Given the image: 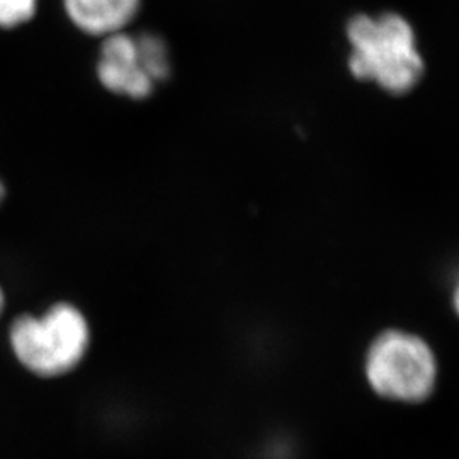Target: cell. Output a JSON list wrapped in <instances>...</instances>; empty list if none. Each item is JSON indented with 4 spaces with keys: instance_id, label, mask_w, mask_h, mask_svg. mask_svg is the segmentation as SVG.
<instances>
[{
    "instance_id": "cell-1",
    "label": "cell",
    "mask_w": 459,
    "mask_h": 459,
    "mask_svg": "<svg viewBox=\"0 0 459 459\" xmlns=\"http://www.w3.org/2000/svg\"><path fill=\"white\" fill-rule=\"evenodd\" d=\"M347 34L352 45L349 66L358 79L373 81L394 94H405L420 81L424 60L403 17H354Z\"/></svg>"
},
{
    "instance_id": "cell-2",
    "label": "cell",
    "mask_w": 459,
    "mask_h": 459,
    "mask_svg": "<svg viewBox=\"0 0 459 459\" xmlns=\"http://www.w3.org/2000/svg\"><path fill=\"white\" fill-rule=\"evenodd\" d=\"M11 349L36 377H64L87 354L91 330L74 305L58 303L43 316H19L9 332Z\"/></svg>"
},
{
    "instance_id": "cell-3",
    "label": "cell",
    "mask_w": 459,
    "mask_h": 459,
    "mask_svg": "<svg viewBox=\"0 0 459 459\" xmlns=\"http://www.w3.org/2000/svg\"><path fill=\"white\" fill-rule=\"evenodd\" d=\"M364 373L377 394L415 403L432 394L437 381V361L420 337L402 330H386L369 345Z\"/></svg>"
},
{
    "instance_id": "cell-4",
    "label": "cell",
    "mask_w": 459,
    "mask_h": 459,
    "mask_svg": "<svg viewBox=\"0 0 459 459\" xmlns=\"http://www.w3.org/2000/svg\"><path fill=\"white\" fill-rule=\"evenodd\" d=\"M96 72L104 89L133 100L150 98L157 85L148 74L136 34L125 31L104 38Z\"/></svg>"
},
{
    "instance_id": "cell-5",
    "label": "cell",
    "mask_w": 459,
    "mask_h": 459,
    "mask_svg": "<svg viewBox=\"0 0 459 459\" xmlns=\"http://www.w3.org/2000/svg\"><path fill=\"white\" fill-rule=\"evenodd\" d=\"M140 7L142 0H64L66 16L75 28L104 38L125 31Z\"/></svg>"
},
{
    "instance_id": "cell-6",
    "label": "cell",
    "mask_w": 459,
    "mask_h": 459,
    "mask_svg": "<svg viewBox=\"0 0 459 459\" xmlns=\"http://www.w3.org/2000/svg\"><path fill=\"white\" fill-rule=\"evenodd\" d=\"M136 41L142 49L152 81L155 83L165 82L170 77L172 64H170V49L167 47L164 38L160 34L145 31V33L136 34Z\"/></svg>"
},
{
    "instance_id": "cell-7",
    "label": "cell",
    "mask_w": 459,
    "mask_h": 459,
    "mask_svg": "<svg viewBox=\"0 0 459 459\" xmlns=\"http://www.w3.org/2000/svg\"><path fill=\"white\" fill-rule=\"evenodd\" d=\"M38 0H0V30H14L33 19Z\"/></svg>"
},
{
    "instance_id": "cell-8",
    "label": "cell",
    "mask_w": 459,
    "mask_h": 459,
    "mask_svg": "<svg viewBox=\"0 0 459 459\" xmlns=\"http://www.w3.org/2000/svg\"><path fill=\"white\" fill-rule=\"evenodd\" d=\"M451 299H453V307H455V312L458 313L459 316V271L455 276L453 281V293H451Z\"/></svg>"
},
{
    "instance_id": "cell-9",
    "label": "cell",
    "mask_w": 459,
    "mask_h": 459,
    "mask_svg": "<svg viewBox=\"0 0 459 459\" xmlns=\"http://www.w3.org/2000/svg\"><path fill=\"white\" fill-rule=\"evenodd\" d=\"M4 307H5V298H4V291H2V288H0V316H2V313H4Z\"/></svg>"
},
{
    "instance_id": "cell-10",
    "label": "cell",
    "mask_w": 459,
    "mask_h": 459,
    "mask_svg": "<svg viewBox=\"0 0 459 459\" xmlns=\"http://www.w3.org/2000/svg\"><path fill=\"white\" fill-rule=\"evenodd\" d=\"M4 199H5V186L0 182V204L4 203Z\"/></svg>"
}]
</instances>
